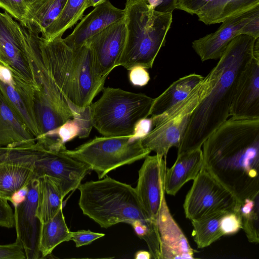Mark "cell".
<instances>
[{
  "instance_id": "cell-1",
  "label": "cell",
  "mask_w": 259,
  "mask_h": 259,
  "mask_svg": "<svg viewBox=\"0 0 259 259\" xmlns=\"http://www.w3.org/2000/svg\"><path fill=\"white\" fill-rule=\"evenodd\" d=\"M202 146L203 168L241 204L259 195V119H227Z\"/></svg>"
},
{
  "instance_id": "cell-2",
  "label": "cell",
  "mask_w": 259,
  "mask_h": 259,
  "mask_svg": "<svg viewBox=\"0 0 259 259\" xmlns=\"http://www.w3.org/2000/svg\"><path fill=\"white\" fill-rule=\"evenodd\" d=\"M258 53L259 37L242 34L229 43L207 75L208 90L190 117L178 154L201 148L207 138L228 119L240 77Z\"/></svg>"
},
{
  "instance_id": "cell-3",
  "label": "cell",
  "mask_w": 259,
  "mask_h": 259,
  "mask_svg": "<svg viewBox=\"0 0 259 259\" xmlns=\"http://www.w3.org/2000/svg\"><path fill=\"white\" fill-rule=\"evenodd\" d=\"M39 45L45 65L72 112L90 106L105 80L96 75L89 46L72 49L62 37L48 40L41 35Z\"/></svg>"
},
{
  "instance_id": "cell-4",
  "label": "cell",
  "mask_w": 259,
  "mask_h": 259,
  "mask_svg": "<svg viewBox=\"0 0 259 259\" xmlns=\"http://www.w3.org/2000/svg\"><path fill=\"white\" fill-rule=\"evenodd\" d=\"M125 44L116 66L151 68L172 21V13L157 11L147 0H126Z\"/></svg>"
},
{
  "instance_id": "cell-5",
  "label": "cell",
  "mask_w": 259,
  "mask_h": 259,
  "mask_svg": "<svg viewBox=\"0 0 259 259\" xmlns=\"http://www.w3.org/2000/svg\"><path fill=\"white\" fill-rule=\"evenodd\" d=\"M77 189L83 213L102 228L121 223L131 225L137 220L154 221L143 208L135 188L128 184L107 176L80 184Z\"/></svg>"
},
{
  "instance_id": "cell-6",
  "label": "cell",
  "mask_w": 259,
  "mask_h": 259,
  "mask_svg": "<svg viewBox=\"0 0 259 259\" xmlns=\"http://www.w3.org/2000/svg\"><path fill=\"white\" fill-rule=\"evenodd\" d=\"M102 91L90 109L93 126L103 136H131L136 123L149 116L154 98L119 88L104 87Z\"/></svg>"
},
{
  "instance_id": "cell-7",
  "label": "cell",
  "mask_w": 259,
  "mask_h": 259,
  "mask_svg": "<svg viewBox=\"0 0 259 259\" xmlns=\"http://www.w3.org/2000/svg\"><path fill=\"white\" fill-rule=\"evenodd\" d=\"M61 151L86 164L99 179L118 167L145 158L151 152L143 146L141 139L133 140L131 136L96 137L74 149L65 147Z\"/></svg>"
},
{
  "instance_id": "cell-8",
  "label": "cell",
  "mask_w": 259,
  "mask_h": 259,
  "mask_svg": "<svg viewBox=\"0 0 259 259\" xmlns=\"http://www.w3.org/2000/svg\"><path fill=\"white\" fill-rule=\"evenodd\" d=\"M208 75L196 85L189 95L163 113L151 116L152 128L141 139L143 146L156 154L166 158L169 150L180 146L190 117L208 90Z\"/></svg>"
},
{
  "instance_id": "cell-9",
  "label": "cell",
  "mask_w": 259,
  "mask_h": 259,
  "mask_svg": "<svg viewBox=\"0 0 259 259\" xmlns=\"http://www.w3.org/2000/svg\"><path fill=\"white\" fill-rule=\"evenodd\" d=\"M19 23L23 49L35 84V117L54 110L72 118L71 108L56 86L42 60L39 45L40 32L33 26Z\"/></svg>"
},
{
  "instance_id": "cell-10",
  "label": "cell",
  "mask_w": 259,
  "mask_h": 259,
  "mask_svg": "<svg viewBox=\"0 0 259 259\" xmlns=\"http://www.w3.org/2000/svg\"><path fill=\"white\" fill-rule=\"evenodd\" d=\"M240 205L235 195L202 167L193 180L183 207L186 218L193 221L220 211H239Z\"/></svg>"
},
{
  "instance_id": "cell-11",
  "label": "cell",
  "mask_w": 259,
  "mask_h": 259,
  "mask_svg": "<svg viewBox=\"0 0 259 259\" xmlns=\"http://www.w3.org/2000/svg\"><path fill=\"white\" fill-rule=\"evenodd\" d=\"M37 155L34 179L48 175L59 180L65 196L77 189L91 169L84 163L64 153L61 142L51 143L36 141Z\"/></svg>"
},
{
  "instance_id": "cell-12",
  "label": "cell",
  "mask_w": 259,
  "mask_h": 259,
  "mask_svg": "<svg viewBox=\"0 0 259 259\" xmlns=\"http://www.w3.org/2000/svg\"><path fill=\"white\" fill-rule=\"evenodd\" d=\"M214 32L192 42L202 62L220 59L229 43L240 34L259 37V7L226 19Z\"/></svg>"
},
{
  "instance_id": "cell-13",
  "label": "cell",
  "mask_w": 259,
  "mask_h": 259,
  "mask_svg": "<svg viewBox=\"0 0 259 259\" xmlns=\"http://www.w3.org/2000/svg\"><path fill=\"white\" fill-rule=\"evenodd\" d=\"M37 155L36 143L15 147L0 146V197L13 195L34 179Z\"/></svg>"
},
{
  "instance_id": "cell-14",
  "label": "cell",
  "mask_w": 259,
  "mask_h": 259,
  "mask_svg": "<svg viewBox=\"0 0 259 259\" xmlns=\"http://www.w3.org/2000/svg\"><path fill=\"white\" fill-rule=\"evenodd\" d=\"M166 159L157 154L147 156L138 171L135 188L143 208L149 217L156 222L165 199Z\"/></svg>"
},
{
  "instance_id": "cell-15",
  "label": "cell",
  "mask_w": 259,
  "mask_h": 259,
  "mask_svg": "<svg viewBox=\"0 0 259 259\" xmlns=\"http://www.w3.org/2000/svg\"><path fill=\"white\" fill-rule=\"evenodd\" d=\"M126 34L124 18L85 42L92 52L95 72L98 79L105 80L108 74L116 67V63L124 48Z\"/></svg>"
},
{
  "instance_id": "cell-16",
  "label": "cell",
  "mask_w": 259,
  "mask_h": 259,
  "mask_svg": "<svg viewBox=\"0 0 259 259\" xmlns=\"http://www.w3.org/2000/svg\"><path fill=\"white\" fill-rule=\"evenodd\" d=\"M25 199L14 207L16 239L21 243L26 259L41 258L39 240L41 222L36 216L38 180L33 179L28 185Z\"/></svg>"
},
{
  "instance_id": "cell-17",
  "label": "cell",
  "mask_w": 259,
  "mask_h": 259,
  "mask_svg": "<svg viewBox=\"0 0 259 259\" xmlns=\"http://www.w3.org/2000/svg\"><path fill=\"white\" fill-rule=\"evenodd\" d=\"M0 63L35 88L22 45L19 22L6 12H0Z\"/></svg>"
},
{
  "instance_id": "cell-18",
  "label": "cell",
  "mask_w": 259,
  "mask_h": 259,
  "mask_svg": "<svg viewBox=\"0 0 259 259\" xmlns=\"http://www.w3.org/2000/svg\"><path fill=\"white\" fill-rule=\"evenodd\" d=\"M35 88L0 63V91L30 133L39 135L34 108Z\"/></svg>"
},
{
  "instance_id": "cell-19",
  "label": "cell",
  "mask_w": 259,
  "mask_h": 259,
  "mask_svg": "<svg viewBox=\"0 0 259 259\" xmlns=\"http://www.w3.org/2000/svg\"><path fill=\"white\" fill-rule=\"evenodd\" d=\"M231 118L259 119V53L242 73L230 110Z\"/></svg>"
},
{
  "instance_id": "cell-20",
  "label": "cell",
  "mask_w": 259,
  "mask_h": 259,
  "mask_svg": "<svg viewBox=\"0 0 259 259\" xmlns=\"http://www.w3.org/2000/svg\"><path fill=\"white\" fill-rule=\"evenodd\" d=\"M124 9L114 7L109 0H106L82 17L72 32L63 40L71 48H77L89 38L111 24L124 19Z\"/></svg>"
},
{
  "instance_id": "cell-21",
  "label": "cell",
  "mask_w": 259,
  "mask_h": 259,
  "mask_svg": "<svg viewBox=\"0 0 259 259\" xmlns=\"http://www.w3.org/2000/svg\"><path fill=\"white\" fill-rule=\"evenodd\" d=\"M157 223L160 239L162 258H193L195 252L170 214L165 199Z\"/></svg>"
},
{
  "instance_id": "cell-22",
  "label": "cell",
  "mask_w": 259,
  "mask_h": 259,
  "mask_svg": "<svg viewBox=\"0 0 259 259\" xmlns=\"http://www.w3.org/2000/svg\"><path fill=\"white\" fill-rule=\"evenodd\" d=\"M202 167L201 148L177 155L174 164L166 169L165 193L175 195L186 183L195 179Z\"/></svg>"
},
{
  "instance_id": "cell-23",
  "label": "cell",
  "mask_w": 259,
  "mask_h": 259,
  "mask_svg": "<svg viewBox=\"0 0 259 259\" xmlns=\"http://www.w3.org/2000/svg\"><path fill=\"white\" fill-rule=\"evenodd\" d=\"M36 139L0 91V146L35 143Z\"/></svg>"
},
{
  "instance_id": "cell-24",
  "label": "cell",
  "mask_w": 259,
  "mask_h": 259,
  "mask_svg": "<svg viewBox=\"0 0 259 259\" xmlns=\"http://www.w3.org/2000/svg\"><path fill=\"white\" fill-rule=\"evenodd\" d=\"M38 180V200L36 216L41 223L53 217L63 208L64 195L60 181L52 177L44 175Z\"/></svg>"
},
{
  "instance_id": "cell-25",
  "label": "cell",
  "mask_w": 259,
  "mask_h": 259,
  "mask_svg": "<svg viewBox=\"0 0 259 259\" xmlns=\"http://www.w3.org/2000/svg\"><path fill=\"white\" fill-rule=\"evenodd\" d=\"M259 7V0H210L196 13L198 20L206 25L226 19Z\"/></svg>"
},
{
  "instance_id": "cell-26",
  "label": "cell",
  "mask_w": 259,
  "mask_h": 259,
  "mask_svg": "<svg viewBox=\"0 0 259 259\" xmlns=\"http://www.w3.org/2000/svg\"><path fill=\"white\" fill-rule=\"evenodd\" d=\"M204 78L199 74L192 73L172 82L162 94L154 98L149 115L161 114L185 99Z\"/></svg>"
},
{
  "instance_id": "cell-27",
  "label": "cell",
  "mask_w": 259,
  "mask_h": 259,
  "mask_svg": "<svg viewBox=\"0 0 259 259\" xmlns=\"http://www.w3.org/2000/svg\"><path fill=\"white\" fill-rule=\"evenodd\" d=\"M71 232L65 220L63 208L51 219L41 224L39 250L41 258L50 255L60 244L71 240Z\"/></svg>"
},
{
  "instance_id": "cell-28",
  "label": "cell",
  "mask_w": 259,
  "mask_h": 259,
  "mask_svg": "<svg viewBox=\"0 0 259 259\" xmlns=\"http://www.w3.org/2000/svg\"><path fill=\"white\" fill-rule=\"evenodd\" d=\"M67 0H35L28 6L23 24L35 26L43 36L64 9Z\"/></svg>"
},
{
  "instance_id": "cell-29",
  "label": "cell",
  "mask_w": 259,
  "mask_h": 259,
  "mask_svg": "<svg viewBox=\"0 0 259 259\" xmlns=\"http://www.w3.org/2000/svg\"><path fill=\"white\" fill-rule=\"evenodd\" d=\"M91 7L90 0H67L61 13L42 36L48 40L62 37L83 17L85 10Z\"/></svg>"
},
{
  "instance_id": "cell-30",
  "label": "cell",
  "mask_w": 259,
  "mask_h": 259,
  "mask_svg": "<svg viewBox=\"0 0 259 259\" xmlns=\"http://www.w3.org/2000/svg\"><path fill=\"white\" fill-rule=\"evenodd\" d=\"M228 211H220L203 219L191 221L194 241L198 248L208 247L224 236L220 227L221 219Z\"/></svg>"
},
{
  "instance_id": "cell-31",
  "label": "cell",
  "mask_w": 259,
  "mask_h": 259,
  "mask_svg": "<svg viewBox=\"0 0 259 259\" xmlns=\"http://www.w3.org/2000/svg\"><path fill=\"white\" fill-rule=\"evenodd\" d=\"M259 195L252 199H246L241 203L239 212L242 221V229L249 242H259Z\"/></svg>"
},
{
  "instance_id": "cell-32",
  "label": "cell",
  "mask_w": 259,
  "mask_h": 259,
  "mask_svg": "<svg viewBox=\"0 0 259 259\" xmlns=\"http://www.w3.org/2000/svg\"><path fill=\"white\" fill-rule=\"evenodd\" d=\"M0 8L20 23H23L28 6L25 0H0Z\"/></svg>"
},
{
  "instance_id": "cell-33",
  "label": "cell",
  "mask_w": 259,
  "mask_h": 259,
  "mask_svg": "<svg viewBox=\"0 0 259 259\" xmlns=\"http://www.w3.org/2000/svg\"><path fill=\"white\" fill-rule=\"evenodd\" d=\"M73 120L78 128L79 138L89 137L92 127L90 105L85 108L73 112Z\"/></svg>"
},
{
  "instance_id": "cell-34",
  "label": "cell",
  "mask_w": 259,
  "mask_h": 259,
  "mask_svg": "<svg viewBox=\"0 0 259 259\" xmlns=\"http://www.w3.org/2000/svg\"><path fill=\"white\" fill-rule=\"evenodd\" d=\"M78 128L76 124L73 119L71 120L70 119L57 129L47 135L40 137L59 139L65 144L66 142L70 141L75 137H78Z\"/></svg>"
},
{
  "instance_id": "cell-35",
  "label": "cell",
  "mask_w": 259,
  "mask_h": 259,
  "mask_svg": "<svg viewBox=\"0 0 259 259\" xmlns=\"http://www.w3.org/2000/svg\"><path fill=\"white\" fill-rule=\"evenodd\" d=\"M221 231L224 235H232L242 229V221L239 211L226 212L220 222Z\"/></svg>"
},
{
  "instance_id": "cell-36",
  "label": "cell",
  "mask_w": 259,
  "mask_h": 259,
  "mask_svg": "<svg viewBox=\"0 0 259 259\" xmlns=\"http://www.w3.org/2000/svg\"><path fill=\"white\" fill-rule=\"evenodd\" d=\"M24 258H26L24 250L17 239L14 243L0 245V259Z\"/></svg>"
},
{
  "instance_id": "cell-37",
  "label": "cell",
  "mask_w": 259,
  "mask_h": 259,
  "mask_svg": "<svg viewBox=\"0 0 259 259\" xmlns=\"http://www.w3.org/2000/svg\"><path fill=\"white\" fill-rule=\"evenodd\" d=\"M105 236V234L81 230L71 232V240L75 243L77 247L91 244L94 241Z\"/></svg>"
},
{
  "instance_id": "cell-38",
  "label": "cell",
  "mask_w": 259,
  "mask_h": 259,
  "mask_svg": "<svg viewBox=\"0 0 259 259\" xmlns=\"http://www.w3.org/2000/svg\"><path fill=\"white\" fill-rule=\"evenodd\" d=\"M0 226L11 228L15 226L14 213L8 200L0 197Z\"/></svg>"
},
{
  "instance_id": "cell-39",
  "label": "cell",
  "mask_w": 259,
  "mask_h": 259,
  "mask_svg": "<svg viewBox=\"0 0 259 259\" xmlns=\"http://www.w3.org/2000/svg\"><path fill=\"white\" fill-rule=\"evenodd\" d=\"M129 79L133 85L143 87L148 83L150 77L147 69L141 66H136L130 70Z\"/></svg>"
},
{
  "instance_id": "cell-40",
  "label": "cell",
  "mask_w": 259,
  "mask_h": 259,
  "mask_svg": "<svg viewBox=\"0 0 259 259\" xmlns=\"http://www.w3.org/2000/svg\"><path fill=\"white\" fill-rule=\"evenodd\" d=\"M152 123L150 118H144L139 120L136 124L131 139L135 140L142 139L152 130Z\"/></svg>"
},
{
  "instance_id": "cell-41",
  "label": "cell",
  "mask_w": 259,
  "mask_h": 259,
  "mask_svg": "<svg viewBox=\"0 0 259 259\" xmlns=\"http://www.w3.org/2000/svg\"><path fill=\"white\" fill-rule=\"evenodd\" d=\"M210 0H179L177 9L191 15L196 14L199 10Z\"/></svg>"
},
{
  "instance_id": "cell-42",
  "label": "cell",
  "mask_w": 259,
  "mask_h": 259,
  "mask_svg": "<svg viewBox=\"0 0 259 259\" xmlns=\"http://www.w3.org/2000/svg\"><path fill=\"white\" fill-rule=\"evenodd\" d=\"M179 0H162V3L157 7V11L163 12H171L177 9Z\"/></svg>"
},
{
  "instance_id": "cell-43",
  "label": "cell",
  "mask_w": 259,
  "mask_h": 259,
  "mask_svg": "<svg viewBox=\"0 0 259 259\" xmlns=\"http://www.w3.org/2000/svg\"><path fill=\"white\" fill-rule=\"evenodd\" d=\"M28 191V186L22 188L13 195L10 201L14 206L18 205L25 199Z\"/></svg>"
},
{
  "instance_id": "cell-44",
  "label": "cell",
  "mask_w": 259,
  "mask_h": 259,
  "mask_svg": "<svg viewBox=\"0 0 259 259\" xmlns=\"http://www.w3.org/2000/svg\"><path fill=\"white\" fill-rule=\"evenodd\" d=\"M134 257L135 259H150L152 256L149 251L140 250L136 253Z\"/></svg>"
},
{
  "instance_id": "cell-45",
  "label": "cell",
  "mask_w": 259,
  "mask_h": 259,
  "mask_svg": "<svg viewBox=\"0 0 259 259\" xmlns=\"http://www.w3.org/2000/svg\"><path fill=\"white\" fill-rule=\"evenodd\" d=\"M147 1L148 4L155 9L162 2V0H147Z\"/></svg>"
},
{
  "instance_id": "cell-46",
  "label": "cell",
  "mask_w": 259,
  "mask_h": 259,
  "mask_svg": "<svg viewBox=\"0 0 259 259\" xmlns=\"http://www.w3.org/2000/svg\"><path fill=\"white\" fill-rule=\"evenodd\" d=\"M91 7H95L99 5H100L104 2H106V0H90Z\"/></svg>"
},
{
  "instance_id": "cell-47",
  "label": "cell",
  "mask_w": 259,
  "mask_h": 259,
  "mask_svg": "<svg viewBox=\"0 0 259 259\" xmlns=\"http://www.w3.org/2000/svg\"><path fill=\"white\" fill-rule=\"evenodd\" d=\"M35 0H25L26 3L27 4V5L29 6L30 5H31L32 3H33Z\"/></svg>"
}]
</instances>
